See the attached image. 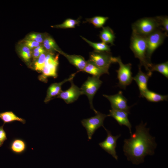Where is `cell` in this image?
I'll return each instance as SVG.
<instances>
[{
	"mask_svg": "<svg viewBox=\"0 0 168 168\" xmlns=\"http://www.w3.org/2000/svg\"><path fill=\"white\" fill-rule=\"evenodd\" d=\"M147 124L142 122L136 126V131L131 135L130 138L124 141L123 151L127 160L134 164L138 165L144 162L145 156L152 155L156 147L155 137L149 134Z\"/></svg>",
	"mask_w": 168,
	"mask_h": 168,
	"instance_id": "1",
	"label": "cell"
},
{
	"mask_svg": "<svg viewBox=\"0 0 168 168\" xmlns=\"http://www.w3.org/2000/svg\"><path fill=\"white\" fill-rule=\"evenodd\" d=\"M130 48L135 58L140 61V65L145 67L147 73L152 74L150 70L152 63L148 61L146 56L147 49L146 36L132 32L130 39Z\"/></svg>",
	"mask_w": 168,
	"mask_h": 168,
	"instance_id": "2",
	"label": "cell"
},
{
	"mask_svg": "<svg viewBox=\"0 0 168 168\" xmlns=\"http://www.w3.org/2000/svg\"><path fill=\"white\" fill-rule=\"evenodd\" d=\"M132 32L147 36L159 29V22L155 17H145L139 19L132 24Z\"/></svg>",
	"mask_w": 168,
	"mask_h": 168,
	"instance_id": "3",
	"label": "cell"
},
{
	"mask_svg": "<svg viewBox=\"0 0 168 168\" xmlns=\"http://www.w3.org/2000/svg\"><path fill=\"white\" fill-rule=\"evenodd\" d=\"M109 74L108 70L112 63H116V57H113L110 52L95 50L90 54L89 60Z\"/></svg>",
	"mask_w": 168,
	"mask_h": 168,
	"instance_id": "4",
	"label": "cell"
},
{
	"mask_svg": "<svg viewBox=\"0 0 168 168\" xmlns=\"http://www.w3.org/2000/svg\"><path fill=\"white\" fill-rule=\"evenodd\" d=\"M58 64V55H55L52 52L47 53L45 65L41 72L42 74L39 76V79L42 81L46 82L48 77L56 78Z\"/></svg>",
	"mask_w": 168,
	"mask_h": 168,
	"instance_id": "5",
	"label": "cell"
},
{
	"mask_svg": "<svg viewBox=\"0 0 168 168\" xmlns=\"http://www.w3.org/2000/svg\"><path fill=\"white\" fill-rule=\"evenodd\" d=\"M159 29L146 36L147 49L146 56L150 63L151 57L154 51L163 43L168 34Z\"/></svg>",
	"mask_w": 168,
	"mask_h": 168,
	"instance_id": "6",
	"label": "cell"
},
{
	"mask_svg": "<svg viewBox=\"0 0 168 168\" xmlns=\"http://www.w3.org/2000/svg\"><path fill=\"white\" fill-rule=\"evenodd\" d=\"M99 78L93 76L88 77L80 88L82 95H85L88 97L91 108L96 114L98 111L93 106L92 100L95 95L102 83V82Z\"/></svg>",
	"mask_w": 168,
	"mask_h": 168,
	"instance_id": "7",
	"label": "cell"
},
{
	"mask_svg": "<svg viewBox=\"0 0 168 168\" xmlns=\"http://www.w3.org/2000/svg\"><path fill=\"white\" fill-rule=\"evenodd\" d=\"M116 63L119 65V69L116 70L117 77L119 80L118 86L120 88L125 89L130 85L133 80L131 72L132 64L128 63L124 64L120 57H116Z\"/></svg>",
	"mask_w": 168,
	"mask_h": 168,
	"instance_id": "8",
	"label": "cell"
},
{
	"mask_svg": "<svg viewBox=\"0 0 168 168\" xmlns=\"http://www.w3.org/2000/svg\"><path fill=\"white\" fill-rule=\"evenodd\" d=\"M107 115L98 111L96 115L81 121V123L86 131L89 140L92 139V135L99 128L103 126V122Z\"/></svg>",
	"mask_w": 168,
	"mask_h": 168,
	"instance_id": "9",
	"label": "cell"
},
{
	"mask_svg": "<svg viewBox=\"0 0 168 168\" xmlns=\"http://www.w3.org/2000/svg\"><path fill=\"white\" fill-rule=\"evenodd\" d=\"M103 96L110 101L112 109L124 111L129 114L130 107L127 105V100L123 96L122 92L113 95H103Z\"/></svg>",
	"mask_w": 168,
	"mask_h": 168,
	"instance_id": "10",
	"label": "cell"
},
{
	"mask_svg": "<svg viewBox=\"0 0 168 168\" xmlns=\"http://www.w3.org/2000/svg\"><path fill=\"white\" fill-rule=\"evenodd\" d=\"M107 133V136L102 142L99 143V146L105 151L111 155L116 160L118 156L116 154L115 148L117 146V141L121 135L114 136L111 132L103 127Z\"/></svg>",
	"mask_w": 168,
	"mask_h": 168,
	"instance_id": "11",
	"label": "cell"
},
{
	"mask_svg": "<svg viewBox=\"0 0 168 168\" xmlns=\"http://www.w3.org/2000/svg\"><path fill=\"white\" fill-rule=\"evenodd\" d=\"M70 82L71 87L65 91H62L56 97L63 100L67 104L73 102L82 95L80 89L73 83L72 80Z\"/></svg>",
	"mask_w": 168,
	"mask_h": 168,
	"instance_id": "12",
	"label": "cell"
},
{
	"mask_svg": "<svg viewBox=\"0 0 168 168\" xmlns=\"http://www.w3.org/2000/svg\"><path fill=\"white\" fill-rule=\"evenodd\" d=\"M76 73L77 72L72 74L69 77L61 82L52 84L47 90L44 102L47 103L51 100L54 97L57 96L62 91L61 90L62 85L67 82H70L72 80Z\"/></svg>",
	"mask_w": 168,
	"mask_h": 168,
	"instance_id": "13",
	"label": "cell"
},
{
	"mask_svg": "<svg viewBox=\"0 0 168 168\" xmlns=\"http://www.w3.org/2000/svg\"><path fill=\"white\" fill-rule=\"evenodd\" d=\"M152 74L143 72L141 70V66H138V71L137 74L133 77L136 82L140 91V97H142L143 94L148 89L147 88V82L149 77Z\"/></svg>",
	"mask_w": 168,
	"mask_h": 168,
	"instance_id": "14",
	"label": "cell"
},
{
	"mask_svg": "<svg viewBox=\"0 0 168 168\" xmlns=\"http://www.w3.org/2000/svg\"><path fill=\"white\" fill-rule=\"evenodd\" d=\"M109 112L110 113L107 116L113 117L119 125H124L127 127L131 135L132 134V126L128 118V114H129L124 111L113 109L110 110Z\"/></svg>",
	"mask_w": 168,
	"mask_h": 168,
	"instance_id": "15",
	"label": "cell"
},
{
	"mask_svg": "<svg viewBox=\"0 0 168 168\" xmlns=\"http://www.w3.org/2000/svg\"><path fill=\"white\" fill-rule=\"evenodd\" d=\"M58 52L65 56L70 63L79 70V71H82L87 63V61L82 56L76 55H69L61 50Z\"/></svg>",
	"mask_w": 168,
	"mask_h": 168,
	"instance_id": "16",
	"label": "cell"
},
{
	"mask_svg": "<svg viewBox=\"0 0 168 168\" xmlns=\"http://www.w3.org/2000/svg\"><path fill=\"white\" fill-rule=\"evenodd\" d=\"M99 37L102 42L105 43L114 45V42L115 36L113 30L109 26L103 27Z\"/></svg>",
	"mask_w": 168,
	"mask_h": 168,
	"instance_id": "17",
	"label": "cell"
},
{
	"mask_svg": "<svg viewBox=\"0 0 168 168\" xmlns=\"http://www.w3.org/2000/svg\"><path fill=\"white\" fill-rule=\"evenodd\" d=\"M10 148L14 153L21 154L23 153L26 149V144L23 139L16 138L13 139L11 142Z\"/></svg>",
	"mask_w": 168,
	"mask_h": 168,
	"instance_id": "18",
	"label": "cell"
},
{
	"mask_svg": "<svg viewBox=\"0 0 168 168\" xmlns=\"http://www.w3.org/2000/svg\"><path fill=\"white\" fill-rule=\"evenodd\" d=\"M0 119L3 121L4 124L15 121H19L23 124L26 123L25 119L18 117L11 111L0 112Z\"/></svg>",
	"mask_w": 168,
	"mask_h": 168,
	"instance_id": "19",
	"label": "cell"
},
{
	"mask_svg": "<svg viewBox=\"0 0 168 168\" xmlns=\"http://www.w3.org/2000/svg\"><path fill=\"white\" fill-rule=\"evenodd\" d=\"M82 71L99 77L103 74H107L105 71L98 67L89 60L87 61L86 64Z\"/></svg>",
	"mask_w": 168,
	"mask_h": 168,
	"instance_id": "20",
	"label": "cell"
},
{
	"mask_svg": "<svg viewBox=\"0 0 168 168\" xmlns=\"http://www.w3.org/2000/svg\"><path fill=\"white\" fill-rule=\"evenodd\" d=\"M142 97H145L148 101L152 102H158L167 101L168 95H162L148 89L142 94Z\"/></svg>",
	"mask_w": 168,
	"mask_h": 168,
	"instance_id": "21",
	"label": "cell"
},
{
	"mask_svg": "<svg viewBox=\"0 0 168 168\" xmlns=\"http://www.w3.org/2000/svg\"><path fill=\"white\" fill-rule=\"evenodd\" d=\"M81 37L82 39L93 47L94 49V50L100 52H110V46L105 43L102 42L99 43L93 42L82 36Z\"/></svg>",
	"mask_w": 168,
	"mask_h": 168,
	"instance_id": "22",
	"label": "cell"
},
{
	"mask_svg": "<svg viewBox=\"0 0 168 168\" xmlns=\"http://www.w3.org/2000/svg\"><path fill=\"white\" fill-rule=\"evenodd\" d=\"M151 72L156 71L159 72L166 78H168V62L154 64H152L150 68Z\"/></svg>",
	"mask_w": 168,
	"mask_h": 168,
	"instance_id": "23",
	"label": "cell"
},
{
	"mask_svg": "<svg viewBox=\"0 0 168 168\" xmlns=\"http://www.w3.org/2000/svg\"><path fill=\"white\" fill-rule=\"evenodd\" d=\"M108 19L107 17L97 16L87 19L86 21L91 23L96 28H101L103 27Z\"/></svg>",
	"mask_w": 168,
	"mask_h": 168,
	"instance_id": "24",
	"label": "cell"
},
{
	"mask_svg": "<svg viewBox=\"0 0 168 168\" xmlns=\"http://www.w3.org/2000/svg\"><path fill=\"white\" fill-rule=\"evenodd\" d=\"M43 43L44 47L48 52H52L54 50L58 52L60 50L54 40L50 36L46 37L44 39Z\"/></svg>",
	"mask_w": 168,
	"mask_h": 168,
	"instance_id": "25",
	"label": "cell"
},
{
	"mask_svg": "<svg viewBox=\"0 0 168 168\" xmlns=\"http://www.w3.org/2000/svg\"><path fill=\"white\" fill-rule=\"evenodd\" d=\"M80 22L79 19L75 20L68 18L66 19L62 23L54 26L53 27L63 29L74 28L76 25L79 24Z\"/></svg>",
	"mask_w": 168,
	"mask_h": 168,
	"instance_id": "26",
	"label": "cell"
},
{
	"mask_svg": "<svg viewBox=\"0 0 168 168\" xmlns=\"http://www.w3.org/2000/svg\"><path fill=\"white\" fill-rule=\"evenodd\" d=\"M47 53L45 52L42 54L35 61L34 64V68L35 70L42 72L45 65Z\"/></svg>",
	"mask_w": 168,
	"mask_h": 168,
	"instance_id": "27",
	"label": "cell"
},
{
	"mask_svg": "<svg viewBox=\"0 0 168 168\" xmlns=\"http://www.w3.org/2000/svg\"><path fill=\"white\" fill-rule=\"evenodd\" d=\"M19 52L20 56L25 62L26 63L30 62L32 54L30 49L24 45L20 49Z\"/></svg>",
	"mask_w": 168,
	"mask_h": 168,
	"instance_id": "28",
	"label": "cell"
},
{
	"mask_svg": "<svg viewBox=\"0 0 168 168\" xmlns=\"http://www.w3.org/2000/svg\"><path fill=\"white\" fill-rule=\"evenodd\" d=\"M158 20L160 29L168 34V17L167 16H160L156 17Z\"/></svg>",
	"mask_w": 168,
	"mask_h": 168,
	"instance_id": "29",
	"label": "cell"
},
{
	"mask_svg": "<svg viewBox=\"0 0 168 168\" xmlns=\"http://www.w3.org/2000/svg\"><path fill=\"white\" fill-rule=\"evenodd\" d=\"M42 34L39 33H31L29 34L26 37V40H32L38 42L42 43L44 39L43 37Z\"/></svg>",
	"mask_w": 168,
	"mask_h": 168,
	"instance_id": "30",
	"label": "cell"
},
{
	"mask_svg": "<svg viewBox=\"0 0 168 168\" xmlns=\"http://www.w3.org/2000/svg\"><path fill=\"white\" fill-rule=\"evenodd\" d=\"M45 52V50L42 46L40 45L36 47L33 50L32 54L33 60H37L42 54Z\"/></svg>",
	"mask_w": 168,
	"mask_h": 168,
	"instance_id": "31",
	"label": "cell"
},
{
	"mask_svg": "<svg viewBox=\"0 0 168 168\" xmlns=\"http://www.w3.org/2000/svg\"><path fill=\"white\" fill-rule=\"evenodd\" d=\"M24 45L30 49L40 45V44L35 41L26 40L24 41Z\"/></svg>",
	"mask_w": 168,
	"mask_h": 168,
	"instance_id": "32",
	"label": "cell"
},
{
	"mask_svg": "<svg viewBox=\"0 0 168 168\" xmlns=\"http://www.w3.org/2000/svg\"><path fill=\"white\" fill-rule=\"evenodd\" d=\"M3 125L0 126V140L3 143L7 139L6 133L3 129Z\"/></svg>",
	"mask_w": 168,
	"mask_h": 168,
	"instance_id": "33",
	"label": "cell"
},
{
	"mask_svg": "<svg viewBox=\"0 0 168 168\" xmlns=\"http://www.w3.org/2000/svg\"><path fill=\"white\" fill-rule=\"evenodd\" d=\"M3 143L0 140V147H1L3 144Z\"/></svg>",
	"mask_w": 168,
	"mask_h": 168,
	"instance_id": "34",
	"label": "cell"
}]
</instances>
